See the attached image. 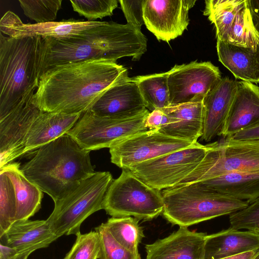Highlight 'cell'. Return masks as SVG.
<instances>
[{
  "label": "cell",
  "instance_id": "obj_1",
  "mask_svg": "<svg viewBox=\"0 0 259 259\" xmlns=\"http://www.w3.org/2000/svg\"><path fill=\"white\" fill-rule=\"evenodd\" d=\"M129 78L126 68L106 59L70 62L40 77L32 101L45 112L83 113L106 90Z\"/></svg>",
  "mask_w": 259,
  "mask_h": 259
},
{
  "label": "cell",
  "instance_id": "obj_2",
  "mask_svg": "<svg viewBox=\"0 0 259 259\" xmlns=\"http://www.w3.org/2000/svg\"><path fill=\"white\" fill-rule=\"evenodd\" d=\"M147 40L129 24L104 22L70 37L42 38L38 67L39 78L53 68L70 62L103 59L114 62L121 58L139 60Z\"/></svg>",
  "mask_w": 259,
  "mask_h": 259
},
{
  "label": "cell",
  "instance_id": "obj_3",
  "mask_svg": "<svg viewBox=\"0 0 259 259\" xmlns=\"http://www.w3.org/2000/svg\"><path fill=\"white\" fill-rule=\"evenodd\" d=\"M90 153L66 134L37 149L20 168L55 203L96 172Z\"/></svg>",
  "mask_w": 259,
  "mask_h": 259
},
{
  "label": "cell",
  "instance_id": "obj_4",
  "mask_svg": "<svg viewBox=\"0 0 259 259\" xmlns=\"http://www.w3.org/2000/svg\"><path fill=\"white\" fill-rule=\"evenodd\" d=\"M41 39L0 33V119L35 93Z\"/></svg>",
  "mask_w": 259,
  "mask_h": 259
},
{
  "label": "cell",
  "instance_id": "obj_5",
  "mask_svg": "<svg viewBox=\"0 0 259 259\" xmlns=\"http://www.w3.org/2000/svg\"><path fill=\"white\" fill-rule=\"evenodd\" d=\"M163 217L173 225L188 227L246 207V201L211 190L200 183L161 191Z\"/></svg>",
  "mask_w": 259,
  "mask_h": 259
},
{
  "label": "cell",
  "instance_id": "obj_6",
  "mask_svg": "<svg viewBox=\"0 0 259 259\" xmlns=\"http://www.w3.org/2000/svg\"><path fill=\"white\" fill-rule=\"evenodd\" d=\"M113 180L109 171H98L83 181L74 190L55 202L54 208L46 220L51 231L59 238L76 235L83 221L103 209L106 192Z\"/></svg>",
  "mask_w": 259,
  "mask_h": 259
},
{
  "label": "cell",
  "instance_id": "obj_7",
  "mask_svg": "<svg viewBox=\"0 0 259 259\" xmlns=\"http://www.w3.org/2000/svg\"><path fill=\"white\" fill-rule=\"evenodd\" d=\"M103 209L112 217H133L149 221L162 214L161 191L151 187L128 169H122L105 194Z\"/></svg>",
  "mask_w": 259,
  "mask_h": 259
},
{
  "label": "cell",
  "instance_id": "obj_8",
  "mask_svg": "<svg viewBox=\"0 0 259 259\" xmlns=\"http://www.w3.org/2000/svg\"><path fill=\"white\" fill-rule=\"evenodd\" d=\"M207 145V151L201 162L176 186L259 170V140L237 141L228 137Z\"/></svg>",
  "mask_w": 259,
  "mask_h": 259
},
{
  "label": "cell",
  "instance_id": "obj_9",
  "mask_svg": "<svg viewBox=\"0 0 259 259\" xmlns=\"http://www.w3.org/2000/svg\"><path fill=\"white\" fill-rule=\"evenodd\" d=\"M149 113L146 109L131 117H101L88 110L66 134L85 150L109 148L126 137L148 130L145 122Z\"/></svg>",
  "mask_w": 259,
  "mask_h": 259
},
{
  "label": "cell",
  "instance_id": "obj_10",
  "mask_svg": "<svg viewBox=\"0 0 259 259\" xmlns=\"http://www.w3.org/2000/svg\"><path fill=\"white\" fill-rule=\"evenodd\" d=\"M207 150V145L197 142L189 147L145 161L128 169L148 186L161 191L176 186L192 172Z\"/></svg>",
  "mask_w": 259,
  "mask_h": 259
},
{
  "label": "cell",
  "instance_id": "obj_11",
  "mask_svg": "<svg viewBox=\"0 0 259 259\" xmlns=\"http://www.w3.org/2000/svg\"><path fill=\"white\" fill-rule=\"evenodd\" d=\"M195 143L166 135L158 130H148L116 142L109 148V152L112 163L122 169H128Z\"/></svg>",
  "mask_w": 259,
  "mask_h": 259
},
{
  "label": "cell",
  "instance_id": "obj_12",
  "mask_svg": "<svg viewBox=\"0 0 259 259\" xmlns=\"http://www.w3.org/2000/svg\"><path fill=\"white\" fill-rule=\"evenodd\" d=\"M222 78L219 68L210 62L176 65L168 71L169 106L203 101Z\"/></svg>",
  "mask_w": 259,
  "mask_h": 259
},
{
  "label": "cell",
  "instance_id": "obj_13",
  "mask_svg": "<svg viewBox=\"0 0 259 259\" xmlns=\"http://www.w3.org/2000/svg\"><path fill=\"white\" fill-rule=\"evenodd\" d=\"M193 0H145L144 20L158 40L168 42L181 35L189 24Z\"/></svg>",
  "mask_w": 259,
  "mask_h": 259
},
{
  "label": "cell",
  "instance_id": "obj_14",
  "mask_svg": "<svg viewBox=\"0 0 259 259\" xmlns=\"http://www.w3.org/2000/svg\"><path fill=\"white\" fill-rule=\"evenodd\" d=\"M33 96L0 119V168L24 155L28 132L42 111L32 102Z\"/></svg>",
  "mask_w": 259,
  "mask_h": 259
},
{
  "label": "cell",
  "instance_id": "obj_15",
  "mask_svg": "<svg viewBox=\"0 0 259 259\" xmlns=\"http://www.w3.org/2000/svg\"><path fill=\"white\" fill-rule=\"evenodd\" d=\"M101 21L70 19L41 23H23L14 13L7 11L0 20V31L11 37H40L63 39L99 26Z\"/></svg>",
  "mask_w": 259,
  "mask_h": 259
},
{
  "label": "cell",
  "instance_id": "obj_16",
  "mask_svg": "<svg viewBox=\"0 0 259 259\" xmlns=\"http://www.w3.org/2000/svg\"><path fill=\"white\" fill-rule=\"evenodd\" d=\"M146 109L137 83L129 78L106 90L88 110L101 117H128Z\"/></svg>",
  "mask_w": 259,
  "mask_h": 259
},
{
  "label": "cell",
  "instance_id": "obj_17",
  "mask_svg": "<svg viewBox=\"0 0 259 259\" xmlns=\"http://www.w3.org/2000/svg\"><path fill=\"white\" fill-rule=\"evenodd\" d=\"M206 235L180 227L167 237L146 244V259H204Z\"/></svg>",
  "mask_w": 259,
  "mask_h": 259
},
{
  "label": "cell",
  "instance_id": "obj_18",
  "mask_svg": "<svg viewBox=\"0 0 259 259\" xmlns=\"http://www.w3.org/2000/svg\"><path fill=\"white\" fill-rule=\"evenodd\" d=\"M259 123V87L237 81V88L221 136L232 137L240 131Z\"/></svg>",
  "mask_w": 259,
  "mask_h": 259
},
{
  "label": "cell",
  "instance_id": "obj_19",
  "mask_svg": "<svg viewBox=\"0 0 259 259\" xmlns=\"http://www.w3.org/2000/svg\"><path fill=\"white\" fill-rule=\"evenodd\" d=\"M237 81L226 76L204 99L201 140L209 142L221 136L237 88Z\"/></svg>",
  "mask_w": 259,
  "mask_h": 259
},
{
  "label": "cell",
  "instance_id": "obj_20",
  "mask_svg": "<svg viewBox=\"0 0 259 259\" xmlns=\"http://www.w3.org/2000/svg\"><path fill=\"white\" fill-rule=\"evenodd\" d=\"M58 238L51 231L47 220H19L0 236V243L18 253L33 252L48 247Z\"/></svg>",
  "mask_w": 259,
  "mask_h": 259
},
{
  "label": "cell",
  "instance_id": "obj_21",
  "mask_svg": "<svg viewBox=\"0 0 259 259\" xmlns=\"http://www.w3.org/2000/svg\"><path fill=\"white\" fill-rule=\"evenodd\" d=\"M259 248V233L230 227L207 235L204 259H221Z\"/></svg>",
  "mask_w": 259,
  "mask_h": 259
},
{
  "label": "cell",
  "instance_id": "obj_22",
  "mask_svg": "<svg viewBox=\"0 0 259 259\" xmlns=\"http://www.w3.org/2000/svg\"><path fill=\"white\" fill-rule=\"evenodd\" d=\"M82 113L65 114L42 111L27 134L24 155L66 134Z\"/></svg>",
  "mask_w": 259,
  "mask_h": 259
},
{
  "label": "cell",
  "instance_id": "obj_23",
  "mask_svg": "<svg viewBox=\"0 0 259 259\" xmlns=\"http://www.w3.org/2000/svg\"><path fill=\"white\" fill-rule=\"evenodd\" d=\"M175 122L158 130L166 135L193 143L202 134L204 106L203 101L169 106L162 109Z\"/></svg>",
  "mask_w": 259,
  "mask_h": 259
},
{
  "label": "cell",
  "instance_id": "obj_24",
  "mask_svg": "<svg viewBox=\"0 0 259 259\" xmlns=\"http://www.w3.org/2000/svg\"><path fill=\"white\" fill-rule=\"evenodd\" d=\"M220 62L238 79L259 83V47L244 48L217 39Z\"/></svg>",
  "mask_w": 259,
  "mask_h": 259
},
{
  "label": "cell",
  "instance_id": "obj_25",
  "mask_svg": "<svg viewBox=\"0 0 259 259\" xmlns=\"http://www.w3.org/2000/svg\"><path fill=\"white\" fill-rule=\"evenodd\" d=\"M0 171L8 176L14 187L17 202L16 221L29 219L40 208L43 192L25 176L18 162L8 163Z\"/></svg>",
  "mask_w": 259,
  "mask_h": 259
},
{
  "label": "cell",
  "instance_id": "obj_26",
  "mask_svg": "<svg viewBox=\"0 0 259 259\" xmlns=\"http://www.w3.org/2000/svg\"><path fill=\"white\" fill-rule=\"evenodd\" d=\"M198 183L248 204L259 197V170L229 174Z\"/></svg>",
  "mask_w": 259,
  "mask_h": 259
},
{
  "label": "cell",
  "instance_id": "obj_27",
  "mask_svg": "<svg viewBox=\"0 0 259 259\" xmlns=\"http://www.w3.org/2000/svg\"><path fill=\"white\" fill-rule=\"evenodd\" d=\"M168 71L133 77L146 109L151 111L169 106Z\"/></svg>",
  "mask_w": 259,
  "mask_h": 259
},
{
  "label": "cell",
  "instance_id": "obj_28",
  "mask_svg": "<svg viewBox=\"0 0 259 259\" xmlns=\"http://www.w3.org/2000/svg\"><path fill=\"white\" fill-rule=\"evenodd\" d=\"M222 41L244 48L259 47V32L253 23L249 0L244 1Z\"/></svg>",
  "mask_w": 259,
  "mask_h": 259
},
{
  "label": "cell",
  "instance_id": "obj_29",
  "mask_svg": "<svg viewBox=\"0 0 259 259\" xmlns=\"http://www.w3.org/2000/svg\"><path fill=\"white\" fill-rule=\"evenodd\" d=\"M245 0H207L203 14L216 30L217 39L223 40Z\"/></svg>",
  "mask_w": 259,
  "mask_h": 259
},
{
  "label": "cell",
  "instance_id": "obj_30",
  "mask_svg": "<svg viewBox=\"0 0 259 259\" xmlns=\"http://www.w3.org/2000/svg\"><path fill=\"white\" fill-rule=\"evenodd\" d=\"M139 221L133 217H111L105 224L120 244L133 252L139 253V244L145 237Z\"/></svg>",
  "mask_w": 259,
  "mask_h": 259
},
{
  "label": "cell",
  "instance_id": "obj_31",
  "mask_svg": "<svg viewBox=\"0 0 259 259\" xmlns=\"http://www.w3.org/2000/svg\"><path fill=\"white\" fill-rule=\"evenodd\" d=\"M16 212L13 185L8 176L0 171V236L16 221Z\"/></svg>",
  "mask_w": 259,
  "mask_h": 259
},
{
  "label": "cell",
  "instance_id": "obj_32",
  "mask_svg": "<svg viewBox=\"0 0 259 259\" xmlns=\"http://www.w3.org/2000/svg\"><path fill=\"white\" fill-rule=\"evenodd\" d=\"M24 14L36 23L55 21L62 0H19Z\"/></svg>",
  "mask_w": 259,
  "mask_h": 259
},
{
  "label": "cell",
  "instance_id": "obj_33",
  "mask_svg": "<svg viewBox=\"0 0 259 259\" xmlns=\"http://www.w3.org/2000/svg\"><path fill=\"white\" fill-rule=\"evenodd\" d=\"M99 235L100 251L99 259H141L139 253H134L120 244L109 232L105 223L95 228Z\"/></svg>",
  "mask_w": 259,
  "mask_h": 259
},
{
  "label": "cell",
  "instance_id": "obj_34",
  "mask_svg": "<svg viewBox=\"0 0 259 259\" xmlns=\"http://www.w3.org/2000/svg\"><path fill=\"white\" fill-rule=\"evenodd\" d=\"M69 251L63 259H99L100 240L96 231L81 234L79 232Z\"/></svg>",
  "mask_w": 259,
  "mask_h": 259
},
{
  "label": "cell",
  "instance_id": "obj_35",
  "mask_svg": "<svg viewBox=\"0 0 259 259\" xmlns=\"http://www.w3.org/2000/svg\"><path fill=\"white\" fill-rule=\"evenodd\" d=\"M74 11L80 16H83L89 21H96L112 15L113 11L117 7V0L70 1Z\"/></svg>",
  "mask_w": 259,
  "mask_h": 259
},
{
  "label": "cell",
  "instance_id": "obj_36",
  "mask_svg": "<svg viewBox=\"0 0 259 259\" xmlns=\"http://www.w3.org/2000/svg\"><path fill=\"white\" fill-rule=\"evenodd\" d=\"M231 227L259 233V197L243 209L230 215Z\"/></svg>",
  "mask_w": 259,
  "mask_h": 259
},
{
  "label": "cell",
  "instance_id": "obj_37",
  "mask_svg": "<svg viewBox=\"0 0 259 259\" xmlns=\"http://www.w3.org/2000/svg\"><path fill=\"white\" fill-rule=\"evenodd\" d=\"M145 0H119L121 8L127 24L138 31L141 32L144 24L143 6Z\"/></svg>",
  "mask_w": 259,
  "mask_h": 259
},
{
  "label": "cell",
  "instance_id": "obj_38",
  "mask_svg": "<svg viewBox=\"0 0 259 259\" xmlns=\"http://www.w3.org/2000/svg\"><path fill=\"white\" fill-rule=\"evenodd\" d=\"M171 123V118L162 109H156L148 114L146 120V126L148 130H158L166 126Z\"/></svg>",
  "mask_w": 259,
  "mask_h": 259
},
{
  "label": "cell",
  "instance_id": "obj_39",
  "mask_svg": "<svg viewBox=\"0 0 259 259\" xmlns=\"http://www.w3.org/2000/svg\"><path fill=\"white\" fill-rule=\"evenodd\" d=\"M231 137L237 141L259 140V123L240 131Z\"/></svg>",
  "mask_w": 259,
  "mask_h": 259
},
{
  "label": "cell",
  "instance_id": "obj_40",
  "mask_svg": "<svg viewBox=\"0 0 259 259\" xmlns=\"http://www.w3.org/2000/svg\"><path fill=\"white\" fill-rule=\"evenodd\" d=\"M254 26L259 32V0H249Z\"/></svg>",
  "mask_w": 259,
  "mask_h": 259
},
{
  "label": "cell",
  "instance_id": "obj_41",
  "mask_svg": "<svg viewBox=\"0 0 259 259\" xmlns=\"http://www.w3.org/2000/svg\"><path fill=\"white\" fill-rule=\"evenodd\" d=\"M221 259H259V248Z\"/></svg>",
  "mask_w": 259,
  "mask_h": 259
},
{
  "label": "cell",
  "instance_id": "obj_42",
  "mask_svg": "<svg viewBox=\"0 0 259 259\" xmlns=\"http://www.w3.org/2000/svg\"><path fill=\"white\" fill-rule=\"evenodd\" d=\"M18 253L13 248L0 243V259H10Z\"/></svg>",
  "mask_w": 259,
  "mask_h": 259
},
{
  "label": "cell",
  "instance_id": "obj_43",
  "mask_svg": "<svg viewBox=\"0 0 259 259\" xmlns=\"http://www.w3.org/2000/svg\"><path fill=\"white\" fill-rule=\"evenodd\" d=\"M32 251H24L17 254L10 259H27L29 255L32 252Z\"/></svg>",
  "mask_w": 259,
  "mask_h": 259
}]
</instances>
